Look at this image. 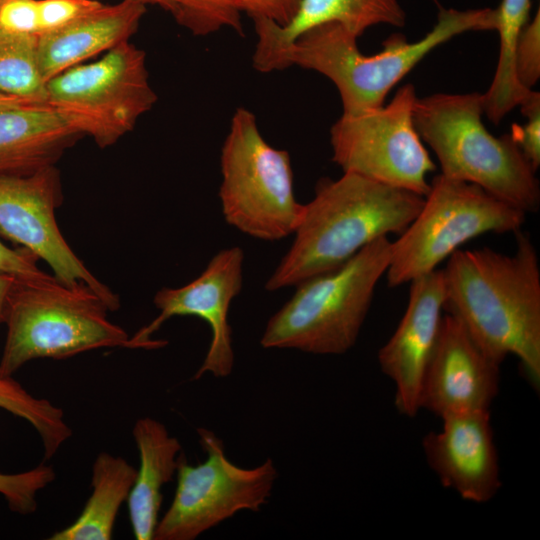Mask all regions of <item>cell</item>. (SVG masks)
Returning <instances> with one entry per match:
<instances>
[{
    "mask_svg": "<svg viewBox=\"0 0 540 540\" xmlns=\"http://www.w3.org/2000/svg\"><path fill=\"white\" fill-rule=\"evenodd\" d=\"M103 300L87 284L17 279L8 298L0 369L13 375L40 358L65 359L103 347L129 348L130 336L112 323Z\"/></svg>",
    "mask_w": 540,
    "mask_h": 540,
    "instance_id": "obj_6",
    "label": "cell"
},
{
    "mask_svg": "<svg viewBox=\"0 0 540 540\" xmlns=\"http://www.w3.org/2000/svg\"><path fill=\"white\" fill-rule=\"evenodd\" d=\"M4 0H0V4L3 2Z\"/></svg>",
    "mask_w": 540,
    "mask_h": 540,
    "instance_id": "obj_36",
    "label": "cell"
},
{
    "mask_svg": "<svg viewBox=\"0 0 540 540\" xmlns=\"http://www.w3.org/2000/svg\"><path fill=\"white\" fill-rule=\"evenodd\" d=\"M144 5H154L162 8L163 10L170 12L173 8V0H137Z\"/></svg>",
    "mask_w": 540,
    "mask_h": 540,
    "instance_id": "obj_35",
    "label": "cell"
},
{
    "mask_svg": "<svg viewBox=\"0 0 540 540\" xmlns=\"http://www.w3.org/2000/svg\"><path fill=\"white\" fill-rule=\"evenodd\" d=\"M244 253L238 246L216 253L203 272L190 283L179 287H163L154 304L159 315L130 337V349H157L166 345L164 340L151 336L173 316H196L211 329V341L203 363L193 379L205 373L217 378L231 374L234 365L232 331L228 312L232 300L240 293L243 282Z\"/></svg>",
    "mask_w": 540,
    "mask_h": 540,
    "instance_id": "obj_13",
    "label": "cell"
},
{
    "mask_svg": "<svg viewBox=\"0 0 540 540\" xmlns=\"http://www.w3.org/2000/svg\"><path fill=\"white\" fill-rule=\"evenodd\" d=\"M253 21L257 35L253 67L269 73L275 71L282 51L310 28L335 22L358 38L374 25L402 27L406 14L398 0H301L296 14L285 26L264 18Z\"/></svg>",
    "mask_w": 540,
    "mask_h": 540,
    "instance_id": "obj_17",
    "label": "cell"
},
{
    "mask_svg": "<svg viewBox=\"0 0 540 540\" xmlns=\"http://www.w3.org/2000/svg\"><path fill=\"white\" fill-rule=\"evenodd\" d=\"M525 220L524 211L481 187L439 174L415 219L392 241L385 273L388 286L403 285L438 269L464 243L482 234L517 232Z\"/></svg>",
    "mask_w": 540,
    "mask_h": 540,
    "instance_id": "obj_8",
    "label": "cell"
},
{
    "mask_svg": "<svg viewBox=\"0 0 540 540\" xmlns=\"http://www.w3.org/2000/svg\"><path fill=\"white\" fill-rule=\"evenodd\" d=\"M197 433L207 458L193 466L179 456L175 495L158 521L155 540H193L239 511H259L271 496L278 476L271 458L254 468L239 467L212 431Z\"/></svg>",
    "mask_w": 540,
    "mask_h": 540,
    "instance_id": "obj_10",
    "label": "cell"
},
{
    "mask_svg": "<svg viewBox=\"0 0 540 540\" xmlns=\"http://www.w3.org/2000/svg\"><path fill=\"white\" fill-rule=\"evenodd\" d=\"M496 10L441 8L433 29L416 42L390 36L382 51L364 55L357 37L335 22L300 34L279 55L276 71L293 65L316 71L336 86L343 113L353 115L383 106L390 90L431 50L467 31L496 30Z\"/></svg>",
    "mask_w": 540,
    "mask_h": 540,
    "instance_id": "obj_3",
    "label": "cell"
},
{
    "mask_svg": "<svg viewBox=\"0 0 540 540\" xmlns=\"http://www.w3.org/2000/svg\"><path fill=\"white\" fill-rule=\"evenodd\" d=\"M423 203L422 195L354 173L319 181L313 199L304 204L290 248L265 288L295 286L341 266L381 237L400 235Z\"/></svg>",
    "mask_w": 540,
    "mask_h": 540,
    "instance_id": "obj_2",
    "label": "cell"
},
{
    "mask_svg": "<svg viewBox=\"0 0 540 540\" xmlns=\"http://www.w3.org/2000/svg\"><path fill=\"white\" fill-rule=\"evenodd\" d=\"M0 28L39 36L38 0H4L0 4Z\"/></svg>",
    "mask_w": 540,
    "mask_h": 540,
    "instance_id": "obj_30",
    "label": "cell"
},
{
    "mask_svg": "<svg viewBox=\"0 0 540 540\" xmlns=\"http://www.w3.org/2000/svg\"><path fill=\"white\" fill-rule=\"evenodd\" d=\"M137 470L125 459L101 452L92 466V492L73 523L50 540H109L121 505L128 499Z\"/></svg>",
    "mask_w": 540,
    "mask_h": 540,
    "instance_id": "obj_21",
    "label": "cell"
},
{
    "mask_svg": "<svg viewBox=\"0 0 540 540\" xmlns=\"http://www.w3.org/2000/svg\"><path fill=\"white\" fill-rule=\"evenodd\" d=\"M239 0H173L171 14L194 36H208L222 28L242 34Z\"/></svg>",
    "mask_w": 540,
    "mask_h": 540,
    "instance_id": "obj_25",
    "label": "cell"
},
{
    "mask_svg": "<svg viewBox=\"0 0 540 540\" xmlns=\"http://www.w3.org/2000/svg\"><path fill=\"white\" fill-rule=\"evenodd\" d=\"M442 429L423 441L426 460L442 485L467 501L486 503L501 487L489 410L441 419Z\"/></svg>",
    "mask_w": 540,
    "mask_h": 540,
    "instance_id": "obj_16",
    "label": "cell"
},
{
    "mask_svg": "<svg viewBox=\"0 0 540 540\" xmlns=\"http://www.w3.org/2000/svg\"><path fill=\"white\" fill-rule=\"evenodd\" d=\"M405 313L378 352L382 372L395 385V406L408 417L420 410L424 376L443 320L445 289L442 269L413 279Z\"/></svg>",
    "mask_w": 540,
    "mask_h": 540,
    "instance_id": "obj_15",
    "label": "cell"
},
{
    "mask_svg": "<svg viewBox=\"0 0 540 540\" xmlns=\"http://www.w3.org/2000/svg\"><path fill=\"white\" fill-rule=\"evenodd\" d=\"M157 95L145 52L130 41L99 60L71 67L46 82V104L100 148L116 143L150 111Z\"/></svg>",
    "mask_w": 540,
    "mask_h": 540,
    "instance_id": "obj_9",
    "label": "cell"
},
{
    "mask_svg": "<svg viewBox=\"0 0 540 540\" xmlns=\"http://www.w3.org/2000/svg\"><path fill=\"white\" fill-rule=\"evenodd\" d=\"M515 74L519 83L531 89L540 77V12L522 29L515 47Z\"/></svg>",
    "mask_w": 540,
    "mask_h": 540,
    "instance_id": "obj_27",
    "label": "cell"
},
{
    "mask_svg": "<svg viewBox=\"0 0 540 540\" xmlns=\"http://www.w3.org/2000/svg\"><path fill=\"white\" fill-rule=\"evenodd\" d=\"M140 466L127 503L133 535L137 540L154 539L162 503V487L177 472L181 444L166 426L151 417L139 418L132 430Z\"/></svg>",
    "mask_w": 540,
    "mask_h": 540,
    "instance_id": "obj_20",
    "label": "cell"
},
{
    "mask_svg": "<svg viewBox=\"0 0 540 540\" xmlns=\"http://www.w3.org/2000/svg\"><path fill=\"white\" fill-rule=\"evenodd\" d=\"M102 4L98 0H38L39 35L62 28Z\"/></svg>",
    "mask_w": 540,
    "mask_h": 540,
    "instance_id": "obj_29",
    "label": "cell"
},
{
    "mask_svg": "<svg viewBox=\"0 0 540 540\" xmlns=\"http://www.w3.org/2000/svg\"><path fill=\"white\" fill-rule=\"evenodd\" d=\"M416 99L414 86L407 84L385 106L342 114L330 129L332 160L344 173L425 196L436 165L414 125Z\"/></svg>",
    "mask_w": 540,
    "mask_h": 540,
    "instance_id": "obj_11",
    "label": "cell"
},
{
    "mask_svg": "<svg viewBox=\"0 0 540 540\" xmlns=\"http://www.w3.org/2000/svg\"><path fill=\"white\" fill-rule=\"evenodd\" d=\"M220 167L219 198L228 224L267 241L295 232L304 204L295 197L289 153L264 139L246 108H237L232 116Z\"/></svg>",
    "mask_w": 540,
    "mask_h": 540,
    "instance_id": "obj_7",
    "label": "cell"
},
{
    "mask_svg": "<svg viewBox=\"0 0 540 540\" xmlns=\"http://www.w3.org/2000/svg\"><path fill=\"white\" fill-rule=\"evenodd\" d=\"M54 479V469L43 463L20 473H0V494L11 511L31 514L37 509V494Z\"/></svg>",
    "mask_w": 540,
    "mask_h": 540,
    "instance_id": "obj_26",
    "label": "cell"
},
{
    "mask_svg": "<svg viewBox=\"0 0 540 540\" xmlns=\"http://www.w3.org/2000/svg\"><path fill=\"white\" fill-rule=\"evenodd\" d=\"M516 251L489 247L455 251L443 270L444 311L455 316L480 348L501 364L516 356L530 384L540 386V268L527 233Z\"/></svg>",
    "mask_w": 540,
    "mask_h": 540,
    "instance_id": "obj_1",
    "label": "cell"
},
{
    "mask_svg": "<svg viewBox=\"0 0 540 540\" xmlns=\"http://www.w3.org/2000/svg\"><path fill=\"white\" fill-rule=\"evenodd\" d=\"M146 12L137 0L102 4L76 21L38 36V61L47 82L59 73L129 41Z\"/></svg>",
    "mask_w": 540,
    "mask_h": 540,
    "instance_id": "obj_18",
    "label": "cell"
},
{
    "mask_svg": "<svg viewBox=\"0 0 540 540\" xmlns=\"http://www.w3.org/2000/svg\"><path fill=\"white\" fill-rule=\"evenodd\" d=\"M499 367L463 324L446 313L422 383L420 409L441 419L489 410L499 389Z\"/></svg>",
    "mask_w": 540,
    "mask_h": 540,
    "instance_id": "obj_14",
    "label": "cell"
},
{
    "mask_svg": "<svg viewBox=\"0 0 540 540\" xmlns=\"http://www.w3.org/2000/svg\"><path fill=\"white\" fill-rule=\"evenodd\" d=\"M81 136L47 105L0 110V175L55 165Z\"/></svg>",
    "mask_w": 540,
    "mask_h": 540,
    "instance_id": "obj_19",
    "label": "cell"
},
{
    "mask_svg": "<svg viewBox=\"0 0 540 540\" xmlns=\"http://www.w3.org/2000/svg\"><path fill=\"white\" fill-rule=\"evenodd\" d=\"M483 113V94L437 93L417 97L413 120L436 155L441 175L475 184L526 214L536 212V171L511 134L495 137L486 129Z\"/></svg>",
    "mask_w": 540,
    "mask_h": 540,
    "instance_id": "obj_4",
    "label": "cell"
},
{
    "mask_svg": "<svg viewBox=\"0 0 540 540\" xmlns=\"http://www.w3.org/2000/svg\"><path fill=\"white\" fill-rule=\"evenodd\" d=\"M531 0H502L496 10V30L500 37L499 58L492 83L483 94V109L495 124L516 106L532 89L523 87L515 74L514 54L518 37L528 22Z\"/></svg>",
    "mask_w": 540,
    "mask_h": 540,
    "instance_id": "obj_22",
    "label": "cell"
},
{
    "mask_svg": "<svg viewBox=\"0 0 540 540\" xmlns=\"http://www.w3.org/2000/svg\"><path fill=\"white\" fill-rule=\"evenodd\" d=\"M63 200L55 165L29 175H0V236L43 259L62 284L82 282L92 288L109 311L120 299L100 282L65 241L55 218Z\"/></svg>",
    "mask_w": 540,
    "mask_h": 540,
    "instance_id": "obj_12",
    "label": "cell"
},
{
    "mask_svg": "<svg viewBox=\"0 0 540 540\" xmlns=\"http://www.w3.org/2000/svg\"><path fill=\"white\" fill-rule=\"evenodd\" d=\"M0 409L32 425L41 438L45 460L52 458L72 435L61 408L47 399L34 397L1 369Z\"/></svg>",
    "mask_w": 540,
    "mask_h": 540,
    "instance_id": "obj_23",
    "label": "cell"
},
{
    "mask_svg": "<svg viewBox=\"0 0 540 540\" xmlns=\"http://www.w3.org/2000/svg\"><path fill=\"white\" fill-rule=\"evenodd\" d=\"M39 258L23 247L13 249L3 243L0 236V270L17 279L31 282H46L54 276L43 272L37 265Z\"/></svg>",
    "mask_w": 540,
    "mask_h": 540,
    "instance_id": "obj_31",
    "label": "cell"
},
{
    "mask_svg": "<svg viewBox=\"0 0 540 540\" xmlns=\"http://www.w3.org/2000/svg\"><path fill=\"white\" fill-rule=\"evenodd\" d=\"M17 278L0 270V324L5 322L8 298Z\"/></svg>",
    "mask_w": 540,
    "mask_h": 540,
    "instance_id": "obj_33",
    "label": "cell"
},
{
    "mask_svg": "<svg viewBox=\"0 0 540 540\" xmlns=\"http://www.w3.org/2000/svg\"><path fill=\"white\" fill-rule=\"evenodd\" d=\"M300 2L301 0H239L242 12L252 19H269L279 26H285L292 20Z\"/></svg>",
    "mask_w": 540,
    "mask_h": 540,
    "instance_id": "obj_32",
    "label": "cell"
},
{
    "mask_svg": "<svg viewBox=\"0 0 540 540\" xmlns=\"http://www.w3.org/2000/svg\"><path fill=\"white\" fill-rule=\"evenodd\" d=\"M0 92L46 104L38 61V36L0 28Z\"/></svg>",
    "mask_w": 540,
    "mask_h": 540,
    "instance_id": "obj_24",
    "label": "cell"
},
{
    "mask_svg": "<svg viewBox=\"0 0 540 540\" xmlns=\"http://www.w3.org/2000/svg\"><path fill=\"white\" fill-rule=\"evenodd\" d=\"M519 106L527 121L523 126L513 125L510 134L532 168L537 171L540 165V94L531 91Z\"/></svg>",
    "mask_w": 540,
    "mask_h": 540,
    "instance_id": "obj_28",
    "label": "cell"
},
{
    "mask_svg": "<svg viewBox=\"0 0 540 540\" xmlns=\"http://www.w3.org/2000/svg\"><path fill=\"white\" fill-rule=\"evenodd\" d=\"M391 254L392 241L381 237L341 266L295 285L293 296L268 320L261 346L346 353L357 341Z\"/></svg>",
    "mask_w": 540,
    "mask_h": 540,
    "instance_id": "obj_5",
    "label": "cell"
},
{
    "mask_svg": "<svg viewBox=\"0 0 540 540\" xmlns=\"http://www.w3.org/2000/svg\"><path fill=\"white\" fill-rule=\"evenodd\" d=\"M38 105H47L40 103L34 100L23 98L20 96L5 94L0 92V110L11 109V108H20V107H29V106H38Z\"/></svg>",
    "mask_w": 540,
    "mask_h": 540,
    "instance_id": "obj_34",
    "label": "cell"
}]
</instances>
